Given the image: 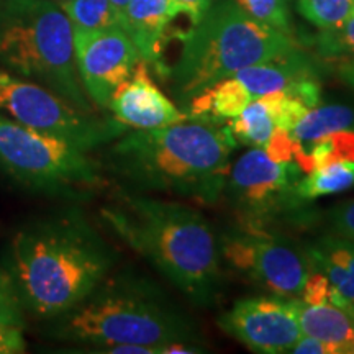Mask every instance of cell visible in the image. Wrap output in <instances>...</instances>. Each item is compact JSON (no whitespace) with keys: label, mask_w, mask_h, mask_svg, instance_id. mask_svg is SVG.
<instances>
[{"label":"cell","mask_w":354,"mask_h":354,"mask_svg":"<svg viewBox=\"0 0 354 354\" xmlns=\"http://www.w3.org/2000/svg\"><path fill=\"white\" fill-rule=\"evenodd\" d=\"M115 254L79 212L26 223L13 234L7 271L26 313L51 320L74 308L109 276Z\"/></svg>","instance_id":"1"},{"label":"cell","mask_w":354,"mask_h":354,"mask_svg":"<svg viewBox=\"0 0 354 354\" xmlns=\"http://www.w3.org/2000/svg\"><path fill=\"white\" fill-rule=\"evenodd\" d=\"M234 146L228 127L187 120L123 133L110 146L107 165L133 189L215 203L227 185Z\"/></svg>","instance_id":"2"},{"label":"cell","mask_w":354,"mask_h":354,"mask_svg":"<svg viewBox=\"0 0 354 354\" xmlns=\"http://www.w3.org/2000/svg\"><path fill=\"white\" fill-rule=\"evenodd\" d=\"M102 218L196 305H212L220 287V245L201 212L184 203L122 194Z\"/></svg>","instance_id":"3"},{"label":"cell","mask_w":354,"mask_h":354,"mask_svg":"<svg viewBox=\"0 0 354 354\" xmlns=\"http://www.w3.org/2000/svg\"><path fill=\"white\" fill-rule=\"evenodd\" d=\"M50 338L94 348L153 346L172 343L196 344L197 335L189 318L148 282L109 276L76 307L46 320Z\"/></svg>","instance_id":"4"},{"label":"cell","mask_w":354,"mask_h":354,"mask_svg":"<svg viewBox=\"0 0 354 354\" xmlns=\"http://www.w3.org/2000/svg\"><path fill=\"white\" fill-rule=\"evenodd\" d=\"M180 41L179 57L167 77L183 109L221 79L300 46L292 35L248 15L234 0H214L205 15L180 35Z\"/></svg>","instance_id":"5"},{"label":"cell","mask_w":354,"mask_h":354,"mask_svg":"<svg viewBox=\"0 0 354 354\" xmlns=\"http://www.w3.org/2000/svg\"><path fill=\"white\" fill-rule=\"evenodd\" d=\"M0 69L94 112L77 74L73 26L51 0H0Z\"/></svg>","instance_id":"6"},{"label":"cell","mask_w":354,"mask_h":354,"mask_svg":"<svg viewBox=\"0 0 354 354\" xmlns=\"http://www.w3.org/2000/svg\"><path fill=\"white\" fill-rule=\"evenodd\" d=\"M91 151L61 136L25 127L0 115V171L50 196H81L104 185Z\"/></svg>","instance_id":"7"},{"label":"cell","mask_w":354,"mask_h":354,"mask_svg":"<svg viewBox=\"0 0 354 354\" xmlns=\"http://www.w3.org/2000/svg\"><path fill=\"white\" fill-rule=\"evenodd\" d=\"M0 115L73 141L87 151H94L128 131L113 117L82 112L51 88L3 69H0Z\"/></svg>","instance_id":"8"},{"label":"cell","mask_w":354,"mask_h":354,"mask_svg":"<svg viewBox=\"0 0 354 354\" xmlns=\"http://www.w3.org/2000/svg\"><path fill=\"white\" fill-rule=\"evenodd\" d=\"M302 176L294 161L276 162L263 148H251L230 167L223 192L245 227L263 228L310 203L297 196Z\"/></svg>","instance_id":"9"},{"label":"cell","mask_w":354,"mask_h":354,"mask_svg":"<svg viewBox=\"0 0 354 354\" xmlns=\"http://www.w3.org/2000/svg\"><path fill=\"white\" fill-rule=\"evenodd\" d=\"M220 254L227 263L284 299H300L310 272L307 253L289 238L263 228L236 230L220 243Z\"/></svg>","instance_id":"10"},{"label":"cell","mask_w":354,"mask_h":354,"mask_svg":"<svg viewBox=\"0 0 354 354\" xmlns=\"http://www.w3.org/2000/svg\"><path fill=\"white\" fill-rule=\"evenodd\" d=\"M73 38L84 91L92 104L109 110L115 91L131 76L141 59L138 48L123 28L73 30Z\"/></svg>","instance_id":"11"},{"label":"cell","mask_w":354,"mask_h":354,"mask_svg":"<svg viewBox=\"0 0 354 354\" xmlns=\"http://www.w3.org/2000/svg\"><path fill=\"white\" fill-rule=\"evenodd\" d=\"M218 326L248 349L261 354L290 353L302 335L295 299L277 295L238 300L218 318Z\"/></svg>","instance_id":"12"},{"label":"cell","mask_w":354,"mask_h":354,"mask_svg":"<svg viewBox=\"0 0 354 354\" xmlns=\"http://www.w3.org/2000/svg\"><path fill=\"white\" fill-rule=\"evenodd\" d=\"M109 110L115 120L128 130H151L187 122L184 110L174 105L153 81L149 66L143 59L138 61L131 76L115 91Z\"/></svg>","instance_id":"13"},{"label":"cell","mask_w":354,"mask_h":354,"mask_svg":"<svg viewBox=\"0 0 354 354\" xmlns=\"http://www.w3.org/2000/svg\"><path fill=\"white\" fill-rule=\"evenodd\" d=\"M179 13L171 0H128L123 13L125 32L138 48L141 59L159 76L167 77L169 66L165 63L167 32Z\"/></svg>","instance_id":"14"},{"label":"cell","mask_w":354,"mask_h":354,"mask_svg":"<svg viewBox=\"0 0 354 354\" xmlns=\"http://www.w3.org/2000/svg\"><path fill=\"white\" fill-rule=\"evenodd\" d=\"M234 77L248 88L253 99L287 91L305 79H320V59L305 53L302 46L263 63L248 66Z\"/></svg>","instance_id":"15"},{"label":"cell","mask_w":354,"mask_h":354,"mask_svg":"<svg viewBox=\"0 0 354 354\" xmlns=\"http://www.w3.org/2000/svg\"><path fill=\"white\" fill-rule=\"evenodd\" d=\"M305 253L310 268L325 274L344 308L354 305V241L331 233L317 240Z\"/></svg>","instance_id":"16"},{"label":"cell","mask_w":354,"mask_h":354,"mask_svg":"<svg viewBox=\"0 0 354 354\" xmlns=\"http://www.w3.org/2000/svg\"><path fill=\"white\" fill-rule=\"evenodd\" d=\"M300 331L333 346L338 354L354 353V317L333 304L308 305L295 299Z\"/></svg>","instance_id":"17"},{"label":"cell","mask_w":354,"mask_h":354,"mask_svg":"<svg viewBox=\"0 0 354 354\" xmlns=\"http://www.w3.org/2000/svg\"><path fill=\"white\" fill-rule=\"evenodd\" d=\"M251 100L253 97L248 88L232 76L203 88L185 104L183 110L190 122L220 125L238 117Z\"/></svg>","instance_id":"18"},{"label":"cell","mask_w":354,"mask_h":354,"mask_svg":"<svg viewBox=\"0 0 354 354\" xmlns=\"http://www.w3.org/2000/svg\"><path fill=\"white\" fill-rule=\"evenodd\" d=\"M339 161H354V130H339L310 143H300L294 154V162L302 174Z\"/></svg>","instance_id":"19"},{"label":"cell","mask_w":354,"mask_h":354,"mask_svg":"<svg viewBox=\"0 0 354 354\" xmlns=\"http://www.w3.org/2000/svg\"><path fill=\"white\" fill-rule=\"evenodd\" d=\"M339 130H354V109L343 104L317 105L289 131L299 143H310Z\"/></svg>","instance_id":"20"},{"label":"cell","mask_w":354,"mask_h":354,"mask_svg":"<svg viewBox=\"0 0 354 354\" xmlns=\"http://www.w3.org/2000/svg\"><path fill=\"white\" fill-rule=\"evenodd\" d=\"M354 187V161H339L317 167L297 183V196L305 202L333 196Z\"/></svg>","instance_id":"21"},{"label":"cell","mask_w":354,"mask_h":354,"mask_svg":"<svg viewBox=\"0 0 354 354\" xmlns=\"http://www.w3.org/2000/svg\"><path fill=\"white\" fill-rule=\"evenodd\" d=\"M71 21L73 30H94L123 28L122 13L113 7L110 0H66L59 6Z\"/></svg>","instance_id":"22"},{"label":"cell","mask_w":354,"mask_h":354,"mask_svg":"<svg viewBox=\"0 0 354 354\" xmlns=\"http://www.w3.org/2000/svg\"><path fill=\"white\" fill-rule=\"evenodd\" d=\"M227 127L236 143L251 148H264L276 128L268 105L261 97L251 100L238 117L228 120Z\"/></svg>","instance_id":"23"},{"label":"cell","mask_w":354,"mask_h":354,"mask_svg":"<svg viewBox=\"0 0 354 354\" xmlns=\"http://www.w3.org/2000/svg\"><path fill=\"white\" fill-rule=\"evenodd\" d=\"M313 56L320 61H335L342 64L354 61V13L343 24L318 30L308 38Z\"/></svg>","instance_id":"24"},{"label":"cell","mask_w":354,"mask_h":354,"mask_svg":"<svg viewBox=\"0 0 354 354\" xmlns=\"http://www.w3.org/2000/svg\"><path fill=\"white\" fill-rule=\"evenodd\" d=\"M297 12L315 28H331L354 13V0H297Z\"/></svg>","instance_id":"25"},{"label":"cell","mask_w":354,"mask_h":354,"mask_svg":"<svg viewBox=\"0 0 354 354\" xmlns=\"http://www.w3.org/2000/svg\"><path fill=\"white\" fill-rule=\"evenodd\" d=\"M253 19L272 28L292 35L290 2L292 0H234Z\"/></svg>","instance_id":"26"},{"label":"cell","mask_w":354,"mask_h":354,"mask_svg":"<svg viewBox=\"0 0 354 354\" xmlns=\"http://www.w3.org/2000/svg\"><path fill=\"white\" fill-rule=\"evenodd\" d=\"M261 99L268 105L276 128L286 131H290L310 110L302 100H299L297 97L290 95L286 91L271 92V94H266Z\"/></svg>","instance_id":"27"},{"label":"cell","mask_w":354,"mask_h":354,"mask_svg":"<svg viewBox=\"0 0 354 354\" xmlns=\"http://www.w3.org/2000/svg\"><path fill=\"white\" fill-rule=\"evenodd\" d=\"M25 315L15 282L6 266H0V320L25 328Z\"/></svg>","instance_id":"28"},{"label":"cell","mask_w":354,"mask_h":354,"mask_svg":"<svg viewBox=\"0 0 354 354\" xmlns=\"http://www.w3.org/2000/svg\"><path fill=\"white\" fill-rule=\"evenodd\" d=\"M300 300L304 304L308 305H323V304H333L336 307L344 308V304L342 297L336 294L333 286L330 284V281L326 276L317 269L310 268L308 277L305 281L302 295H300Z\"/></svg>","instance_id":"29"},{"label":"cell","mask_w":354,"mask_h":354,"mask_svg":"<svg viewBox=\"0 0 354 354\" xmlns=\"http://www.w3.org/2000/svg\"><path fill=\"white\" fill-rule=\"evenodd\" d=\"M299 141H295L290 136L289 131L281 130V128H274L271 138L264 145V153L268 154L269 159L276 162H292L294 161V154L299 148Z\"/></svg>","instance_id":"30"},{"label":"cell","mask_w":354,"mask_h":354,"mask_svg":"<svg viewBox=\"0 0 354 354\" xmlns=\"http://www.w3.org/2000/svg\"><path fill=\"white\" fill-rule=\"evenodd\" d=\"M331 233L354 241V198L333 207L328 212Z\"/></svg>","instance_id":"31"},{"label":"cell","mask_w":354,"mask_h":354,"mask_svg":"<svg viewBox=\"0 0 354 354\" xmlns=\"http://www.w3.org/2000/svg\"><path fill=\"white\" fill-rule=\"evenodd\" d=\"M24 330L25 328L0 320V354L25 353L26 343L24 338Z\"/></svg>","instance_id":"32"},{"label":"cell","mask_w":354,"mask_h":354,"mask_svg":"<svg viewBox=\"0 0 354 354\" xmlns=\"http://www.w3.org/2000/svg\"><path fill=\"white\" fill-rule=\"evenodd\" d=\"M179 15H185L190 24L196 25L205 15L214 0H171Z\"/></svg>","instance_id":"33"},{"label":"cell","mask_w":354,"mask_h":354,"mask_svg":"<svg viewBox=\"0 0 354 354\" xmlns=\"http://www.w3.org/2000/svg\"><path fill=\"white\" fill-rule=\"evenodd\" d=\"M290 353L294 354H338V351L328 343H323L320 339L308 335H300V338L292 346Z\"/></svg>","instance_id":"34"},{"label":"cell","mask_w":354,"mask_h":354,"mask_svg":"<svg viewBox=\"0 0 354 354\" xmlns=\"http://www.w3.org/2000/svg\"><path fill=\"white\" fill-rule=\"evenodd\" d=\"M338 76L342 81L354 91V61L338 64Z\"/></svg>","instance_id":"35"},{"label":"cell","mask_w":354,"mask_h":354,"mask_svg":"<svg viewBox=\"0 0 354 354\" xmlns=\"http://www.w3.org/2000/svg\"><path fill=\"white\" fill-rule=\"evenodd\" d=\"M110 2L113 3V7L117 8V10L120 12L122 17H123V13H125V8L128 6V0H110ZM123 24H125V21H123Z\"/></svg>","instance_id":"36"},{"label":"cell","mask_w":354,"mask_h":354,"mask_svg":"<svg viewBox=\"0 0 354 354\" xmlns=\"http://www.w3.org/2000/svg\"><path fill=\"white\" fill-rule=\"evenodd\" d=\"M51 2H55V3H57V6H61V3H64L66 0H51Z\"/></svg>","instance_id":"37"},{"label":"cell","mask_w":354,"mask_h":354,"mask_svg":"<svg viewBox=\"0 0 354 354\" xmlns=\"http://www.w3.org/2000/svg\"><path fill=\"white\" fill-rule=\"evenodd\" d=\"M346 310H349V313H351V315L354 317V305H351V307H348Z\"/></svg>","instance_id":"38"}]
</instances>
